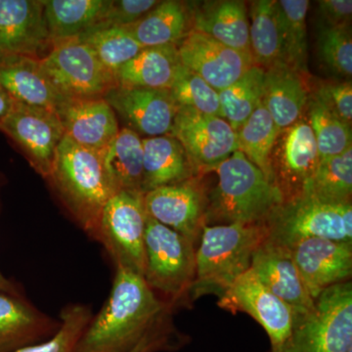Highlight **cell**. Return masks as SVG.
<instances>
[{"mask_svg":"<svg viewBox=\"0 0 352 352\" xmlns=\"http://www.w3.org/2000/svg\"><path fill=\"white\" fill-rule=\"evenodd\" d=\"M0 85L15 101L57 111L67 100L48 80L38 58L6 56L0 63Z\"/></svg>","mask_w":352,"mask_h":352,"instance_id":"23","label":"cell"},{"mask_svg":"<svg viewBox=\"0 0 352 352\" xmlns=\"http://www.w3.org/2000/svg\"><path fill=\"white\" fill-rule=\"evenodd\" d=\"M0 131L18 146L30 166L48 179L58 147L65 136L56 111L15 101L0 124Z\"/></svg>","mask_w":352,"mask_h":352,"instance_id":"10","label":"cell"},{"mask_svg":"<svg viewBox=\"0 0 352 352\" xmlns=\"http://www.w3.org/2000/svg\"><path fill=\"white\" fill-rule=\"evenodd\" d=\"M219 307L251 315L270 338L271 352H281L288 340L296 314L256 276L250 268L220 296Z\"/></svg>","mask_w":352,"mask_h":352,"instance_id":"12","label":"cell"},{"mask_svg":"<svg viewBox=\"0 0 352 352\" xmlns=\"http://www.w3.org/2000/svg\"><path fill=\"white\" fill-rule=\"evenodd\" d=\"M319 55L324 64L340 78L352 75V38L349 27H322L318 36Z\"/></svg>","mask_w":352,"mask_h":352,"instance_id":"39","label":"cell"},{"mask_svg":"<svg viewBox=\"0 0 352 352\" xmlns=\"http://www.w3.org/2000/svg\"><path fill=\"white\" fill-rule=\"evenodd\" d=\"M61 321L44 314L24 296L0 292V352H15L50 339Z\"/></svg>","mask_w":352,"mask_h":352,"instance_id":"21","label":"cell"},{"mask_svg":"<svg viewBox=\"0 0 352 352\" xmlns=\"http://www.w3.org/2000/svg\"><path fill=\"white\" fill-rule=\"evenodd\" d=\"M182 63L177 45L143 48L116 73L118 85L170 90Z\"/></svg>","mask_w":352,"mask_h":352,"instance_id":"27","label":"cell"},{"mask_svg":"<svg viewBox=\"0 0 352 352\" xmlns=\"http://www.w3.org/2000/svg\"><path fill=\"white\" fill-rule=\"evenodd\" d=\"M192 13L176 0L160 1L135 24L126 27L143 47L177 45L191 31Z\"/></svg>","mask_w":352,"mask_h":352,"instance_id":"28","label":"cell"},{"mask_svg":"<svg viewBox=\"0 0 352 352\" xmlns=\"http://www.w3.org/2000/svg\"><path fill=\"white\" fill-rule=\"evenodd\" d=\"M173 333L166 320L162 321L129 352H160L173 349Z\"/></svg>","mask_w":352,"mask_h":352,"instance_id":"43","label":"cell"},{"mask_svg":"<svg viewBox=\"0 0 352 352\" xmlns=\"http://www.w3.org/2000/svg\"><path fill=\"white\" fill-rule=\"evenodd\" d=\"M159 2L157 0H112L105 19L91 32L108 28H126L135 24Z\"/></svg>","mask_w":352,"mask_h":352,"instance_id":"40","label":"cell"},{"mask_svg":"<svg viewBox=\"0 0 352 352\" xmlns=\"http://www.w3.org/2000/svg\"><path fill=\"white\" fill-rule=\"evenodd\" d=\"M15 100L10 94L6 91V88L0 85V124L6 119V116L10 112Z\"/></svg>","mask_w":352,"mask_h":352,"instance_id":"44","label":"cell"},{"mask_svg":"<svg viewBox=\"0 0 352 352\" xmlns=\"http://www.w3.org/2000/svg\"><path fill=\"white\" fill-rule=\"evenodd\" d=\"M0 188H1V182H0ZM0 292L10 294L13 296H23L19 287L13 281L9 280L8 278L4 276L1 271H0Z\"/></svg>","mask_w":352,"mask_h":352,"instance_id":"45","label":"cell"},{"mask_svg":"<svg viewBox=\"0 0 352 352\" xmlns=\"http://www.w3.org/2000/svg\"><path fill=\"white\" fill-rule=\"evenodd\" d=\"M315 100L327 109L333 116L351 126L352 120V83H325L316 91Z\"/></svg>","mask_w":352,"mask_h":352,"instance_id":"41","label":"cell"},{"mask_svg":"<svg viewBox=\"0 0 352 352\" xmlns=\"http://www.w3.org/2000/svg\"><path fill=\"white\" fill-rule=\"evenodd\" d=\"M56 112L65 135L87 149L103 152L120 131L117 115L104 98L67 99Z\"/></svg>","mask_w":352,"mask_h":352,"instance_id":"20","label":"cell"},{"mask_svg":"<svg viewBox=\"0 0 352 352\" xmlns=\"http://www.w3.org/2000/svg\"><path fill=\"white\" fill-rule=\"evenodd\" d=\"M104 99L141 138L170 135L178 111L170 90L117 85Z\"/></svg>","mask_w":352,"mask_h":352,"instance_id":"14","label":"cell"},{"mask_svg":"<svg viewBox=\"0 0 352 352\" xmlns=\"http://www.w3.org/2000/svg\"><path fill=\"white\" fill-rule=\"evenodd\" d=\"M320 157L309 122L300 120L280 131L271 154L275 184L284 200L302 193Z\"/></svg>","mask_w":352,"mask_h":352,"instance_id":"15","label":"cell"},{"mask_svg":"<svg viewBox=\"0 0 352 352\" xmlns=\"http://www.w3.org/2000/svg\"><path fill=\"white\" fill-rule=\"evenodd\" d=\"M51 47L43 0H0V54L41 59Z\"/></svg>","mask_w":352,"mask_h":352,"instance_id":"18","label":"cell"},{"mask_svg":"<svg viewBox=\"0 0 352 352\" xmlns=\"http://www.w3.org/2000/svg\"><path fill=\"white\" fill-rule=\"evenodd\" d=\"M104 166L116 191L143 193L142 138L122 127L110 145L102 152Z\"/></svg>","mask_w":352,"mask_h":352,"instance_id":"29","label":"cell"},{"mask_svg":"<svg viewBox=\"0 0 352 352\" xmlns=\"http://www.w3.org/2000/svg\"><path fill=\"white\" fill-rule=\"evenodd\" d=\"M177 51L183 66L219 92L237 82L256 65L252 56L194 30L177 44Z\"/></svg>","mask_w":352,"mask_h":352,"instance_id":"16","label":"cell"},{"mask_svg":"<svg viewBox=\"0 0 352 352\" xmlns=\"http://www.w3.org/2000/svg\"><path fill=\"white\" fill-rule=\"evenodd\" d=\"M309 126L320 160L339 156L352 147L351 126L338 119L315 99L310 103Z\"/></svg>","mask_w":352,"mask_h":352,"instance_id":"36","label":"cell"},{"mask_svg":"<svg viewBox=\"0 0 352 352\" xmlns=\"http://www.w3.org/2000/svg\"><path fill=\"white\" fill-rule=\"evenodd\" d=\"M170 135L182 145L196 177L238 151L236 131L226 120L193 109L178 108Z\"/></svg>","mask_w":352,"mask_h":352,"instance_id":"11","label":"cell"},{"mask_svg":"<svg viewBox=\"0 0 352 352\" xmlns=\"http://www.w3.org/2000/svg\"><path fill=\"white\" fill-rule=\"evenodd\" d=\"M289 249L303 283L314 300L324 289L351 281V243L314 238L300 241Z\"/></svg>","mask_w":352,"mask_h":352,"instance_id":"17","label":"cell"},{"mask_svg":"<svg viewBox=\"0 0 352 352\" xmlns=\"http://www.w3.org/2000/svg\"><path fill=\"white\" fill-rule=\"evenodd\" d=\"M147 214L195 244L207 226L208 195L198 177L144 194Z\"/></svg>","mask_w":352,"mask_h":352,"instance_id":"13","label":"cell"},{"mask_svg":"<svg viewBox=\"0 0 352 352\" xmlns=\"http://www.w3.org/2000/svg\"><path fill=\"white\" fill-rule=\"evenodd\" d=\"M92 318L88 305L72 303L60 314L59 330L50 339L18 349L15 352H75Z\"/></svg>","mask_w":352,"mask_h":352,"instance_id":"37","label":"cell"},{"mask_svg":"<svg viewBox=\"0 0 352 352\" xmlns=\"http://www.w3.org/2000/svg\"><path fill=\"white\" fill-rule=\"evenodd\" d=\"M143 193L196 177L188 157L171 135L142 138Z\"/></svg>","mask_w":352,"mask_h":352,"instance_id":"25","label":"cell"},{"mask_svg":"<svg viewBox=\"0 0 352 352\" xmlns=\"http://www.w3.org/2000/svg\"><path fill=\"white\" fill-rule=\"evenodd\" d=\"M263 224L266 238L286 248L314 238L352 244L351 203H326L307 191L284 200Z\"/></svg>","mask_w":352,"mask_h":352,"instance_id":"5","label":"cell"},{"mask_svg":"<svg viewBox=\"0 0 352 352\" xmlns=\"http://www.w3.org/2000/svg\"><path fill=\"white\" fill-rule=\"evenodd\" d=\"M170 92L178 108L193 109L223 119L219 91L183 65Z\"/></svg>","mask_w":352,"mask_h":352,"instance_id":"38","label":"cell"},{"mask_svg":"<svg viewBox=\"0 0 352 352\" xmlns=\"http://www.w3.org/2000/svg\"><path fill=\"white\" fill-rule=\"evenodd\" d=\"M238 151L274 183L271 154L280 131L263 102L244 124L236 129ZM276 185V184H275Z\"/></svg>","mask_w":352,"mask_h":352,"instance_id":"31","label":"cell"},{"mask_svg":"<svg viewBox=\"0 0 352 352\" xmlns=\"http://www.w3.org/2000/svg\"><path fill=\"white\" fill-rule=\"evenodd\" d=\"M196 250L194 295L221 296L251 268L252 258L266 238L263 223L205 226Z\"/></svg>","mask_w":352,"mask_h":352,"instance_id":"4","label":"cell"},{"mask_svg":"<svg viewBox=\"0 0 352 352\" xmlns=\"http://www.w3.org/2000/svg\"><path fill=\"white\" fill-rule=\"evenodd\" d=\"M264 69L254 65L240 80L219 92L223 119L239 129L263 102Z\"/></svg>","mask_w":352,"mask_h":352,"instance_id":"34","label":"cell"},{"mask_svg":"<svg viewBox=\"0 0 352 352\" xmlns=\"http://www.w3.org/2000/svg\"><path fill=\"white\" fill-rule=\"evenodd\" d=\"M352 351V283L333 285L315 300L309 314L296 317L281 352Z\"/></svg>","mask_w":352,"mask_h":352,"instance_id":"6","label":"cell"},{"mask_svg":"<svg viewBox=\"0 0 352 352\" xmlns=\"http://www.w3.org/2000/svg\"><path fill=\"white\" fill-rule=\"evenodd\" d=\"M191 13L192 30L252 56L250 21L245 2L238 0L204 2L191 10Z\"/></svg>","mask_w":352,"mask_h":352,"instance_id":"22","label":"cell"},{"mask_svg":"<svg viewBox=\"0 0 352 352\" xmlns=\"http://www.w3.org/2000/svg\"><path fill=\"white\" fill-rule=\"evenodd\" d=\"M168 305L144 277L116 266L112 291L75 352H129L166 318Z\"/></svg>","mask_w":352,"mask_h":352,"instance_id":"1","label":"cell"},{"mask_svg":"<svg viewBox=\"0 0 352 352\" xmlns=\"http://www.w3.org/2000/svg\"><path fill=\"white\" fill-rule=\"evenodd\" d=\"M302 191L326 203H351L352 147L339 156L320 160Z\"/></svg>","mask_w":352,"mask_h":352,"instance_id":"33","label":"cell"},{"mask_svg":"<svg viewBox=\"0 0 352 352\" xmlns=\"http://www.w3.org/2000/svg\"><path fill=\"white\" fill-rule=\"evenodd\" d=\"M39 63L66 98H104L118 85L115 76L101 64L94 50L76 38L53 43Z\"/></svg>","mask_w":352,"mask_h":352,"instance_id":"9","label":"cell"},{"mask_svg":"<svg viewBox=\"0 0 352 352\" xmlns=\"http://www.w3.org/2000/svg\"><path fill=\"white\" fill-rule=\"evenodd\" d=\"M250 43L252 59L264 69L284 64L283 43L277 1H252L250 9Z\"/></svg>","mask_w":352,"mask_h":352,"instance_id":"30","label":"cell"},{"mask_svg":"<svg viewBox=\"0 0 352 352\" xmlns=\"http://www.w3.org/2000/svg\"><path fill=\"white\" fill-rule=\"evenodd\" d=\"M144 248L143 277L155 293L176 300L191 288L196 272L192 241L147 214Z\"/></svg>","mask_w":352,"mask_h":352,"instance_id":"7","label":"cell"},{"mask_svg":"<svg viewBox=\"0 0 352 352\" xmlns=\"http://www.w3.org/2000/svg\"><path fill=\"white\" fill-rule=\"evenodd\" d=\"M251 270L271 293L294 310L296 318L314 310L315 300L303 283L289 248L265 238L252 256Z\"/></svg>","mask_w":352,"mask_h":352,"instance_id":"19","label":"cell"},{"mask_svg":"<svg viewBox=\"0 0 352 352\" xmlns=\"http://www.w3.org/2000/svg\"><path fill=\"white\" fill-rule=\"evenodd\" d=\"M351 352H352V351H351Z\"/></svg>","mask_w":352,"mask_h":352,"instance_id":"47","label":"cell"},{"mask_svg":"<svg viewBox=\"0 0 352 352\" xmlns=\"http://www.w3.org/2000/svg\"><path fill=\"white\" fill-rule=\"evenodd\" d=\"M89 46L101 64L113 76L143 50L126 28H108L75 38Z\"/></svg>","mask_w":352,"mask_h":352,"instance_id":"35","label":"cell"},{"mask_svg":"<svg viewBox=\"0 0 352 352\" xmlns=\"http://www.w3.org/2000/svg\"><path fill=\"white\" fill-rule=\"evenodd\" d=\"M47 180L76 223L94 238L102 210L117 193L102 152L76 144L65 135Z\"/></svg>","mask_w":352,"mask_h":352,"instance_id":"2","label":"cell"},{"mask_svg":"<svg viewBox=\"0 0 352 352\" xmlns=\"http://www.w3.org/2000/svg\"><path fill=\"white\" fill-rule=\"evenodd\" d=\"M319 13L329 27H349L352 16L351 0H321Z\"/></svg>","mask_w":352,"mask_h":352,"instance_id":"42","label":"cell"},{"mask_svg":"<svg viewBox=\"0 0 352 352\" xmlns=\"http://www.w3.org/2000/svg\"><path fill=\"white\" fill-rule=\"evenodd\" d=\"M219 182L208 196L207 226L264 223L283 203L279 188L240 151L215 168Z\"/></svg>","mask_w":352,"mask_h":352,"instance_id":"3","label":"cell"},{"mask_svg":"<svg viewBox=\"0 0 352 352\" xmlns=\"http://www.w3.org/2000/svg\"><path fill=\"white\" fill-rule=\"evenodd\" d=\"M144 194L117 192L102 210L94 239L122 266L144 276L146 228Z\"/></svg>","mask_w":352,"mask_h":352,"instance_id":"8","label":"cell"},{"mask_svg":"<svg viewBox=\"0 0 352 352\" xmlns=\"http://www.w3.org/2000/svg\"><path fill=\"white\" fill-rule=\"evenodd\" d=\"M112 0H43L51 43L78 38L105 19Z\"/></svg>","mask_w":352,"mask_h":352,"instance_id":"26","label":"cell"},{"mask_svg":"<svg viewBox=\"0 0 352 352\" xmlns=\"http://www.w3.org/2000/svg\"><path fill=\"white\" fill-rule=\"evenodd\" d=\"M308 0L277 1L283 43L284 64L298 74L307 73Z\"/></svg>","mask_w":352,"mask_h":352,"instance_id":"32","label":"cell"},{"mask_svg":"<svg viewBox=\"0 0 352 352\" xmlns=\"http://www.w3.org/2000/svg\"><path fill=\"white\" fill-rule=\"evenodd\" d=\"M264 107L280 131L300 120L307 106V88L302 75L285 64L264 69Z\"/></svg>","mask_w":352,"mask_h":352,"instance_id":"24","label":"cell"},{"mask_svg":"<svg viewBox=\"0 0 352 352\" xmlns=\"http://www.w3.org/2000/svg\"><path fill=\"white\" fill-rule=\"evenodd\" d=\"M4 58H6V56H3V55L0 54V63H1L2 60H3Z\"/></svg>","mask_w":352,"mask_h":352,"instance_id":"46","label":"cell"}]
</instances>
